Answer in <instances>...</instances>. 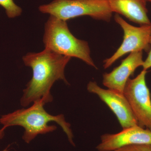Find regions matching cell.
Returning a JSON list of instances; mask_svg holds the SVG:
<instances>
[{
  "label": "cell",
  "mask_w": 151,
  "mask_h": 151,
  "mask_svg": "<svg viewBox=\"0 0 151 151\" xmlns=\"http://www.w3.org/2000/svg\"><path fill=\"white\" fill-rule=\"evenodd\" d=\"M143 51L131 52L121 64L111 72L103 75V84L108 89L123 93L129 77L137 68L144 64Z\"/></svg>",
  "instance_id": "obj_9"
},
{
  "label": "cell",
  "mask_w": 151,
  "mask_h": 151,
  "mask_svg": "<svg viewBox=\"0 0 151 151\" xmlns=\"http://www.w3.org/2000/svg\"></svg>",
  "instance_id": "obj_17"
},
{
  "label": "cell",
  "mask_w": 151,
  "mask_h": 151,
  "mask_svg": "<svg viewBox=\"0 0 151 151\" xmlns=\"http://www.w3.org/2000/svg\"><path fill=\"white\" fill-rule=\"evenodd\" d=\"M88 92L96 94L116 115L123 129L138 125L127 98L123 93L100 87L95 81L87 84Z\"/></svg>",
  "instance_id": "obj_7"
},
{
  "label": "cell",
  "mask_w": 151,
  "mask_h": 151,
  "mask_svg": "<svg viewBox=\"0 0 151 151\" xmlns=\"http://www.w3.org/2000/svg\"><path fill=\"white\" fill-rule=\"evenodd\" d=\"M6 129V128L3 127L2 128L0 129V142L4 137L5 132Z\"/></svg>",
  "instance_id": "obj_14"
},
{
  "label": "cell",
  "mask_w": 151,
  "mask_h": 151,
  "mask_svg": "<svg viewBox=\"0 0 151 151\" xmlns=\"http://www.w3.org/2000/svg\"><path fill=\"white\" fill-rule=\"evenodd\" d=\"M149 1H150L151 2V0H149Z\"/></svg>",
  "instance_id": "obj_16"
},
{
  "label": "cell",
  "mask_w": 151,
  "mask_h": 151,
  "mask_svg": "<svg viewBox=\"0 0 151 151\" xmlns=\"http://www.w3.org/2000/svg\"><path fill=\"white\" fill-rule=\"evenodd\" d=\"M0 5L5 9L6 14L10 18L19 16L22 9L14 2L13 0H0Z\"/></svg>",
  "instance_id": "obj_11"
},
{
  "label": "cell",
  "mask_w": 151,
  "mask_h": 151,
  "mask_svg": "<svg viewBox=\"0 0 151 151\" xmlns=\"http://www.w3.org/2000/svg\"><path fill=\"white\" fill-rule=\"evenodd\" d=\"M39 10L65 21L89 16L95 19L109 22L113 13L107 0H53L40 6Z\"/></svg>",
  "instance_id": "obj_4"
},
{
  "label": "cell",
  "mask_w": 151,
  "mask_h": 151,
  "mask_svg": "<svg viewBox=\"0 0 151 151\" xmlns=\"http://www.w3.org/2000/svg\"><path fill=\"white\" fill-rule=\"evenodd\" d=\"M114 19L124 31V40L122 45L115 53L104 60L103 67L105 68H108L117 60L129 52L144 50L148 51L150 48L151 24L136 27L129 24L118 14L115 15Z\"/></svg>",
  "instance_id": "obj_6"
},
{
  "label": "cell",
  "mask_w": 151,
  "mask_h": 151,
  "mask_svg": "<svg viewBox=\"0 0 151 151\" xmlns=\"http://www.w3.org/2000/svg\"><path fill=\"white\" fill-rule=\"evenodd\" d=\"M140 145H151V131L137 125L117 134L102 135L96 149L98 151H114L125 146Z\"/></svg>",
  "instance_id": "obj_8"
},
{
  "label": "cell",
  "mask_w": 151,
  "mask_h": 151,
  "mask_svg": "<svg viewBox=\"0 0 151 151\" xmlns=\"http://www.w3.org/2000/svg\"><path fill=\"white\" fill-rule=\"evenodd\" d=\"M113 12L124 16L142 25L151 24L147 15L146 0H107Z\"/></svg>",
  "instance_id": "obj_10"
},
{
  "label": "cell",
  "mask_w": 151,
  "mask_h": 151,
  "mask_svg": "<svg viewBox=\"0 0 151 151\" xmlns=\"http://www.w3.org/2000/svg\"><path fill=\"white\" fill-rule=\"evenodd\" d=\"M70 58L46 48L23 56L25 65L32 69V76L23 91L21 105L25 108L39 100H42L45 104L52 102L50 91L55 82L62 80L68 84L64 70Z\"/></svg>",
  "instance_id": "obj_1"
},
{
  "label": "cell",
  "mask_w": 151,
  "mask_h": 151,
  "mask_svg": "<svg viewBox=\"0 0 151 151\" xmlns=\"http://www.w3.org/2000/svg\"><path fill=\"white\" fill-rule=\"evenodd\" d=\"M147 70L129 78L123 92L139 127L151 131V95L147 85Z\"/></svg>",
  "instance_id": "obj_5"
},
{
  "label": "cell",
  "mask_w": 151,
  "mask_h": 151,
  "mask_svg": "<svg viewBox=\"0 0 151 151\" xmlns=\"http://www.w3.org/2000/svg\"><path fill=\"white\" fill-rule=\"evenodd\" d=\"M9 146L7 147L4 150H3L2 151H8L9 150Z\"/></svg>",
  "instance_id": "obj_15"
},
{
  "label": "cell",
  "mask_w": 151,
  "mask_h": 151,
  "mask_svg": "<svg viewBox=\"0 0 151 151\" xmlns=\"http://www.w3.org/2000/svg\"><path fill=\"white\" fill-rule=\"evenodd\" d=\"M150 48L149 50L148 55L146 58L145 60L144 61V64L142 65L143 70H147V69L151 68V35L150 38Z\"/></svg>",
  "instance_id": "obj_13"
},
{
  "label": "cell",
  "mask_w": 151,
  "mask_h": 151,
  "mask_svg": "<svg viewBox=\"0 0 151 151\" xmlns=\"http://www.w3.org/2000/svg\"><path fill=\"white\" fill-rule=\"evenodd\" d=\"M43 42L45 48L65 56L79 58L97 69L90 56L88 42L75 37L69 30L66 21L50 15L45 24Z\"/></svg>",
  "instance_id": "obj_3"
},
{
  "label": "cell",
  "mask_w": 151,
  "mask_h": 151,
  "mask_svg": "<svg viewBox=\"0 0 151 151\" xmlns=\"http://www.w3.org/2000/svg\"><path fill=\"white\" fill-rule=\"evenodd\" d=\"M42 100L34 102L30 107L22 108L12 113L3 115L0 124L6 129L13 126H19L24 129L22 139L26 143H30L39 135L45 134L55 131L57 127L49 125L51 122L57 123L67 135L68 140L73 145V136L70 124L65 121L63 114L54 115L47 113Z\"/></svg>",
  "instance_id": "obj_2"
},
{
  "label": "cell",
  "mask_w": 151,
  "mask_h": 151,
  "mask_svg": "<svg viewBox=\"0 0 151 151\" xmlns=\"http://www.w3.org/2000/svg\"><path fill=\"white\" fill-rule=\"evenodd\" d=\"M114 151H151V145H132L125 146Z\"/></svg>",
  "instance_id": "obj_12"
}]
</instances>
